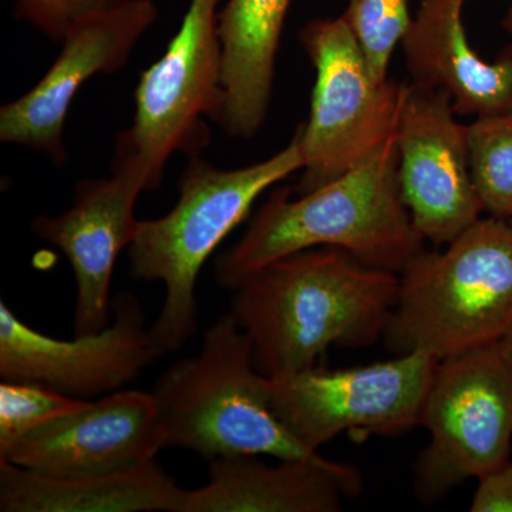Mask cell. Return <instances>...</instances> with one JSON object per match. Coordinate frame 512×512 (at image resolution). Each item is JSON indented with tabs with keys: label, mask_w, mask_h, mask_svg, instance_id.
Segmentation results:
<instances>
[{
	"label": "cell",
	"mask_w": 512,
	"mask_h": 512,
	"mask_svg": "<svg viewBox=\"0 0 512 512\" xmlns=\"http://www.w3.org/2000/svg\"><path fill=\"white\" fill-rule=\"evenodd\" d=\"M231 315L268 377L316 367L332 346L366 348L382 338L399 274L343 249H305L265 265L231 289Z\"/></svg>",
	"instance_id": "cell-1"
},
{
	"label": "cell",
	"mask_w": 512,
	"mask_h": 512,
	"mask_svg": "<svg viewBox=\"0 0 512 512\" xmlns=\"http://www.w3.org/2000/svg\"><path fill=\"white\" fill-rule=\"evenodd\" d=\"M399 187L396 138L338 180L305 195L276 187L247 231L215 261V279L232 289L248 275L305 249H343L397 272L423 251Z\"/></svg>",
	"instance_id": "cell-2"
},
{
	"label": "cell",
	"mask_w": 512,
	"mask_h": 512,
	"mask_svg": "<svg viewBox=\"0 0 512 512\" xmlns=\"http://www.w3.org/2000/svg\"><path fill=\"white\" fill-rule=\"evenodd\" d=\"M298 134L274 156L237 170L204 158H188L178 181V200L156 220H138L128 252L136 281L161 282L165 296L150 326L158 357L183 348L197 330L198 276L222 241L247 220L255 201L274 185L302 171Z\"/></svg>",
	"instance_id": "cell-3"
},
{
	"label": "cell",
	"mask_w": 512,
	"mask_h": 512,
	"mask_svg": "<svg viewBox=\"0 0 512 512\" xmlns=\"http://www.w3.org/2000/svg\"><path fill=\"white\" fill-rule=\"evenodd\" d=\"M511 326L512 222L490 215L407 262L383 338L396 355L444 360L495 345Z\"/></svg>",
	"instance_id": "cell-4"
},
{
	"label": "cell",
	"mask_w": 512,
	"mask_h": 512,
	"mask_svg": "<svg viewBox=\"0 0 512 512\" xmlns=\"http://www.w3.org/2000/svg\"><path fill=\"white\" fill-rule=\"evenodd\" d=\"M167 431V447L205 460L269 456L316 458L275 416L268 376L255 365L254 348L231 313L205 330L200 352L173 363L153 392Z\"/></svg>",
	"instance_id": "cell-5"
},
{
	"label": "cell",
	"mask_w": 512,
	"mask_h": 512,
	"mask_svg": "<svg viewBox=\"0 0 512 512\" xmlns=\"http://www.w3.org/2000/svg\"><path fill=\"white\" fill-rule=\"evenodd\" d=\"M316 79L309 119L296 130L305 195L338 180L396 138L407 83L377 79L343 16L315 19L299 32Z\"/></svg>",
	"instance_id": "cell-6"
},
{
	"label": "cell",
	"mask_w": 512,
	"mask_h": 512,
	"mask_svg": "<svg viewBox=\"0 0 512 512\" xmlns=\"http://www.w3.org/2000/svg\"><path fill=\"white\" fill-rule=\"evenodd\" d=\"M222 3L190 0L164 55L138 80L133 124L117 136L113 163L140 168L150 191L173 154L200 157L210 144L205 119L215 121L221 104Z\"/></svg>",
	"instance_id": "cell-7"
},
{
	"label": "cell",
	"mask_w": 512,
	"mask_h": 512,
	"mask_svg": "<svg viewBox=\"0 0 512 512\" xmlns=\"http://www.w3.org/2000/svg\"><path fill=\"white\" fill-rule=\"evenodd\" d=\"M430 434L414 471L426 504L481 478L510 457L512 372L493 346L440 360L421 409Z\"/></svg>",
	"instance_id": "cell-8"
},
{
	"label": "cell",
	"mask_w": 512,
	"mask_h": 512,
	"mask_svg": "<svg viewBox=\"0 0 512 512\" xmlns=\"http://www.w3.org/2000/svg\"><path fill=\"white\" fill-rule=\"evenodd\" d=\"M440 360L430 353L389 362L268 377L275 416L295 439L318 451L345 431L399 434L420 426L421 409Z\"/></svg>",
	"instance_id": "cell-9"
},
{
	"label": "cell",
	"mask_w": 512,
	"mask_h": 512,
	"mask_svg": "<svg viewBox=\"0 0 512 512\" xmlns=\"http://www.w3.org/2000/svg\"><path fill=\"white\" fill-rule=\"evenodd\" d=\"M113 319L92 335L57 339L37 332L0 302V376L35 382L80 400L119 392L158 359L143 305L123 292L111 301Z\"/></svg>",
	"instance_id": "cell-10"
},
{
	"label": "cell",
	"mask_w": 512,
	"mask_h": 512,
	"mask_svg": "<svg viewBox=\"0 0 512 512\" xmlns=\"http://www.w3.org/2000/svg\"><path fill=\"white\" fill-rule=\"evenodd\" d=\"M443 90L407 83L396 131L399 187L424 241L447 245L484 212L470 167L467 126Z\"/></svg>",
	"instance_id": "cell-11"
},
{
	"label": "cell",
	"mask_w": 512,
	"mask_h": 512,
	"mask_svg": "<svg viewBox=\"0 0 512 512\" xmlns=\"http://www.w3.org/2000/svg\"><path fill=\"white\" fill-rule=\"evenodd\" d=\"M158 19L154 0H131L79 23L60 45L45 76L19 99L0 109V141L67 163L64 127L74 97L87 80L120 72L138 42Z\"/></svg>",
	"instance_id": "cell-12"
},
{
	"label": "cell",
	"mask_w": 512,
	"mask_h": 512,
	"mask_svg": "<svg viewBox=\"0 0 512 512\" xmlns=\"http://www.w3.org/2000/svg\"><path fill=\"white\" fill-rule=\"evenodd\" d=\"M150 191L146 174L130 164H111L110 177L74 185L72 205L32 221L37 238L63 252L76 281L74 335H92L110 325L114 265L136 234V204Z\"/></svg>",
	"instance_id": "cell-13"
},
{
	"label": "cell",
	"mask_w": 512,
	"mask_h": 512,
	"mask_svg": "<svg viewBox=\"0 0 512 512\" xmlns=\"http://www.w3.org/2000/svg\"><path fill=\"white\" fill-rule=\"evenodd\" d=\"M163 448L167 431L153 394L119 390L0 444V460L46 476H89L146 464Z\"/></svg>",
	"instance_id": "cell-14"
},
{
	"label": "cell",
	"mask_w": 512,
	"mask_h": 512,
	"mask_svg": "<svg viewBox=\"0 0 512 512\" xmlns=\"http://www.w3.org/2000/svg\"><path fill=\"white\" fill-rule=\"evenodd\" d=\"M208 464L207 483L183 488L177 512H336L362 488L359 471L322 456L278 464L231 456Z\"/></svg>",
	"instance_id": "cell-15"
},
{
	"label": "cell",
	"mask_w": 512,
	"mask_h": 512,
	"mask_svg": "<svg viewBox=\"0 0 512 512\" xmlns=\"http://www.w3.org/2000/svg\"><path fill=\"white\" fill-rule=\"evenodd\" d=\"M467 0H420L404 33V63L412 83L443 90L457 116H493L512 110V45L493 62L468 42Z\"/></svg>",
	"instance_id": "cell-16"
},
{
	"label": "cell",
	"mask_w": 512,
	"mask_h": 512,
	"mask_svg": "<svg viewBox=\"0 0 512 512\" xmlns=\"http://www.w3.org/2000/svg\"><path fill=\"white\" fill-rule=\"evenodd\" d=\"M292 0H225L220 13L221 104L214 123L249 140L271 106L276 56Z\"/></svg>",
	"instance_id": "cell-17"
},
{
	"label": "cell",
	"mask_w": 512,
	"mask_h": 512,
	"mask_svg": "<svg viewBox=\"0 0 512 512\" xmlns=\"http://www.w3.org/2000/svg\"><path fill=\"white\" fill-rule=\"evenodd\" d=\"M181 494L156 460L74 477L46 476L0 460L2 512H177Z\"/></svg>",
	"instance_id": "cell-18"
},
{
	"label": "cell",
	"mask_w": 512,
	"mask_h": 512,
	"mask_svg": "<svg viewBox=\"0 0 512 512\" xmlns=\"http://www.w3.org/2000/svg\"><path fill=\"white\" fill-rule=\"evenodd\" d=\"M470 167L484 212L512 221V110L467 126Z\"/></svg>",
	"instance_id": "cell-19"
},
{
	"label": "cell",
	"mask_w": 512,
	"mask_h": 512,
	"mask_svg": "<svg viewBox=\"0 0 512 512\" xmlns=\"http://www.w3.org/2000/svg\"><path fill=\"white\" fill-rule=\"evenodd\" d=\"M342 16L359 40L377 79H387L393 52L412 22L409 0H349Z\"/></svg>",
	"instance_id": "cell-20"
},
{
	"label": "cell",
	"mask_w": 512,
	"mask_h": 512,
	"mask_svg": "<svg viewBox=\"0 0 512 512\" xmlns=\"http://www.w3.org/2000/svg\"><path fill=\"white\" fill-rule=\"evenodd\" d=\"M89 402L56 392L45 384L3 380L0 384V444L18 440L50 421L79 412Z\"/></svg>",
	"instance_id": "cell-21"
},
{
	"label": "cell",
	"mask_w": 512,
	"mask_h": 512,
	"mask_svg": "<svg viewBox=\"0 0 512 512\" xmlns=\"http://www.w3.org/2000/svg\"><path fill=\"white\" fill-rule=\"evenodd\" d=\"M131 0H15L13 16L29 23L50 42L62 43L79 23Z\"/></svg>",
	"instance_id": "cell-22"
},
{
	"label": "cell",
	"mask_w": 512,
	"mask_h": 512,
	"mask_svg": "<svg viewBox=\"0 0 512 512\" xmlns=\"http://www.w3.org/2000/svg\"><path fill=\"white\" fill-rule=\"evenodd\" d=\"M476 493L471 501L473 512H512V463L495 468L478 478Z\"/></svg>",
	"instance_id": "cell-23"
},
{
	"label": "cell",
	"mask_w": 512,
	"mask_h": 512,
	"mask_svg": "<svg viewBox=\"0 0 512 512\" xmlns=\"http://www.w3.org/2000/svg\"><path fill=\"white\" fill-rule=\"evenodd\" d=\"M494 348L512 372V326L505 332L503 338L495 343Z\"/></svg>",
	"instance_id": "cell-24"
},
{
	"label": "cell",
	"mask_w": 512,
	"mask_h": 512,
	"mask_svg": "<svg viewBox=\"0 0 512 512\" xmlns=\"http://www.w3.org/2000/svg\"><path fill=\"white\" fill-rule=\"evenodd\" d=\"M501 26H503V29L508 35L512 36V6L507 10V13H505L503 20H501Z\"/></svg>",
	"instance_id": "cell-25"
},
{
	"label": "cell",
	"mask_w": 512,
	"mask_h": 512,
	"mask_svg": "<svg viewBox=\"0 0 512 512\" xmlns=\"http://www.w3.org/2000/svg\"><path fill=\"white\" fill-rule=\"evenodd\" d=\"M512 222V221H511Z\"/></svg>",
	"instance_id": "cell-26"
}]
</instances>
